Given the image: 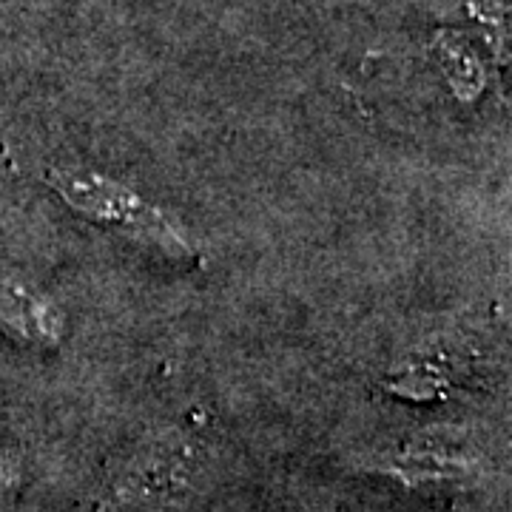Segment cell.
I'll use <instances>...</instances> for the list:
<instances>
[{
	"label": "cell",
	"instance_id": "1",
	"mask_svg": "<svg viewBox=\"0 0 512 512\" xmlns=\"http://www.w3.org/2000/svg\"><path fill=\"white\" fill-rule=\"evenodd\" d=\"M52 185L63 194V200L74 211L86 214L89 220L106 222L114 231L143 242L154 254L165 256L168 262H188L191 248L180 234L163 220L160 211H154L148 202L131 194L117 183H109L97 174H52Z\"/></svg>",
	"mask_w": 512,
	"mask_h": 512
}]
</instances>
